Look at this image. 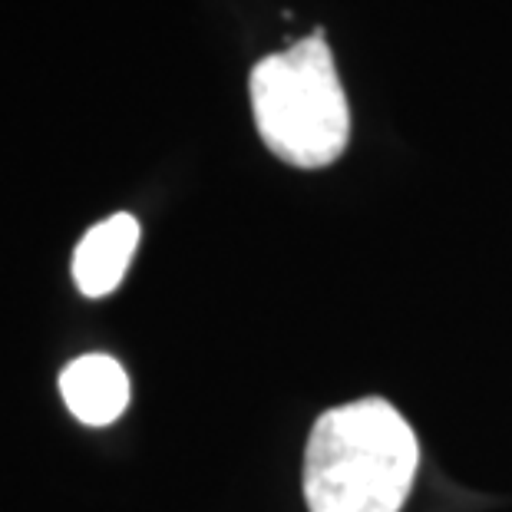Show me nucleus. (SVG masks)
Here are the masks:
<instances>
[{
	"mask_svg": "<svg viewBox=\"0 0 512 512\" xmlns=\"http://www.w3.org/2000/svg\"><path fill=\"white\" fill-rule=\"evenodd\" d=\"M139 222L119 212L93 225L73 252V281L86 298H106L123 285V275L139 248Z\"/></svg>",
	"mask_w": 512,
	"mask_h": 512,
	"instance_id": "3",
	"label": "nucleus"
},
{
	"mask_svg": "<svg viewBox=\"0 0 512 512\" xmlns=\"http://www.w3.org/2000/svg\"><path fill=\"white\" fill-rule=\"evenodd\" d=\"M420 446L387 400H357L314 423L304 453L311 512H400L417 476Z\"/></svg>",
	"mask_w": 512,
	"mask_h": 512,
	"instance_id": "1",
	"label": "nucleus"
},
{
	"mask_svg": "<svg viewBox=\"0 0 512 512\" xmlns=\"http://www.w3.org/2000/svg\"><path fill=\"white\" fill-rule=\"evenodd\" d=\"M258 133L278 159L298 169H324L351 136V110L331 47L321 37L298 40L252 70Z\"/></svg>",
	"mask_w": 512,
	"mask_h": 512,
	"instance_id": "2",
	"label": "nucleus"
},
{
	"mask_svg": "<svg viewBox=\"0 0 512 512\" xmlns=\"http://www.w3.org/2000/svg\"><path fill=\"white\" fill-rule=\"evenodd\" d=\"M60 394L70 413L86 427H110L129 403V377L106 354H86L60 374Z\"/></svg>",
	"mask_w": 512,
	"mask_h": 512,
	"instance_id": "4",
	"label": "nucleus"
}]
</instances>
